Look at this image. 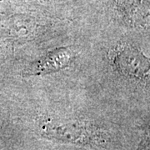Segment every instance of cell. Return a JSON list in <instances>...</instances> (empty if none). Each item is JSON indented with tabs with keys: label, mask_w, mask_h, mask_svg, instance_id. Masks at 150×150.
<instances>
[{
	"label": "cell",
	"mask_w": 150,
	"mask_h": 150,
	"mask_svg": "<svg viewBox=\"0 0 150 150\" xmlns=\"http://www.w3.org/2000/svg\"><path fill=\"white\" fill-rule=\"evenodd\" d=\"M112 63L119 74L130 79L150 80V58L132 44L119 46Z\"/></svg>",
	"instance_id": "cell-1"
},
{
	"label": "cell",
	"mask_w": 150,
	"mask_h": 150,
	"mask_svg": "<svg viewBox=\"0 0 150 150\" xmlns=\"http://www.w3.org/2000/svg\"><path fill=\"white\" fill-rule=\"evenodd\" d=\"M138 150H150V137L147 138L143 143L140 144Z\"/></svg>",
	"instance_id": "cell-5"
},
{
	"label": "cell",
	"mask_w": 150,
	"mask_h": 150,
	"mask_svg": "<svg viewBox=\"0 0 150 150\" xmlns=\"http://www.w3.org/2000/svg\"><path fill=\"white\" fill-rule=\"evenodd\" d=\"M121 18L129 27L150 30V0H121Z\"/></svg>",
	"instance_id": "cell-2"
},
{
	"label": "cell",
	"mask_w": 150,
	"mask_h": 150,
	"mask_svg": "<svg viewBox=\"0 0 150 150\" xmlns=\"http://www.w3.org/2000/svg\"><path fill=\"white\" fill-rule=\"evenodd\" d=\"M43 131L48 137L63 142L82 144L88 142V133L76 123L48 122L43 126Z\"/></svg>",
	"instance_id": "cell-3"
},
{
	"label": "cell",
	"mask_w": 150,
	"mask_h": 150,
	"mask_svg": "<svg viewBox=\"0 0 150 150\" xmlns=\"http://www.w3.org/2000/svg\"><path fill=\"white\" fill-rule=\"evenodd\" d=\"M72 54L67 48H58L50 52L37 64L32 69L33 74H46L57 72L69 64Z\"/></svg>",
	"instance_id": "cell-4"
}]
</instances>
